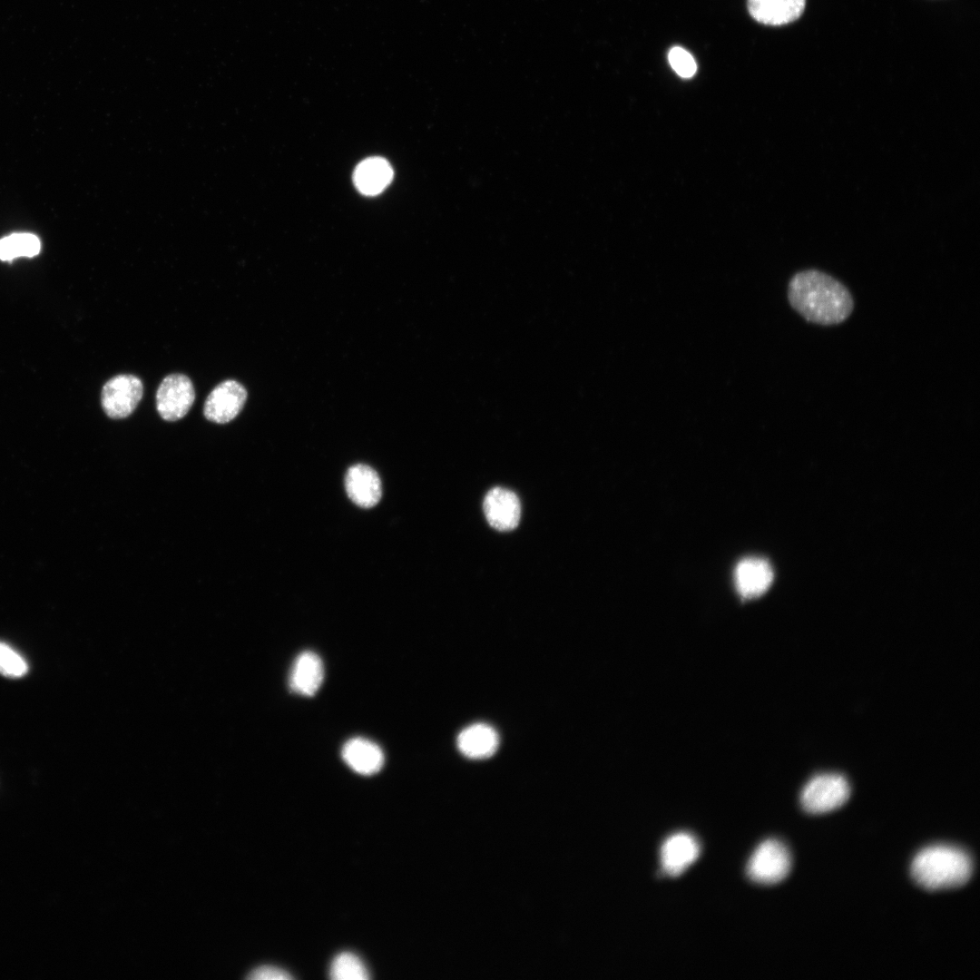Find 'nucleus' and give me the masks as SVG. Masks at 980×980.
Segmentation results:
<instances>
[{"label": "nucleus", "mask_w": 980, "mask_h": 980, "mask_svg": "<svg viewBox=\"0 0 980 980\" xmlns=\"http://www.w3.org/2000/svg\"><path fill=\"white\" fill-rule=\"evenodd\" d=\"M483 508L488 524L496 530L510 531L519 523V498L506 488L494 487L489 490L485 496Z\"/></svg>", "instance_id": "8"}, {"label": "nucleus", "mask_w": 980, "mask_h": 980, "mask_svg": "<svg viewBox=\"0 0 980 980\" xmlns=\"http://www.w3.org/2000/svg\"><path fill=\"white\" fill-rule=\"evenodd\" d=\"M27 671L25 660L9 645L0 642V673L10 678H19Z\"/></svg>", "instance_id": "19"}, {"label": "nucleus", "mask_w": 980, "mask_h": 980, "mask_svg": "<svg viewBox=\"0 0 980 980\" xmlns=\"http://www.w3.org/2000/svg\"><path fill=\"white\" fill-rule=\"evenodd\" d=\"M850 795L848 780L836 773L815 776L804 787L800 802L805 811L823 814L843 806Z\"/></svg>", "instance_id": "3"}, {"label": "nucleus", "mask_w": 980, "mask_h": 980, "mask_svg": "<svg viewBox=\"0 0 980 980\" xmlns=\"http://www.w3.org/2000/svg\"><path fill=\"white\" fill-rule=\"evenodd\" d=\"M247 397V390L240 382L224 380L207 397L204 416L209 421L218 424L232 421L243 408Z\"/></svg>", "instance_id": "7"}, {"label": "nucleus", "mask_w": 980, "mask_h": 980, "mask_svg": "<svg viewBox=\"0 0 980 980\" xmlns=\"http://www.w3.org/2000/svg\"><path fill=\"white\" fill-rule=\"evenodd\" d=\"M393 178L391 165L383 158L371 157L362 161L355 169L353 181L365 195H377L384 191Z\"/></svg>", "instance_id": "15"}, {"label": "nucleus", "mask_w": 980, "mask_h": 980, "mask_svg": "<svg viewBox=\"0 0 980 980\" xmlns=\"http://www.w3.org/2000/svg\"><path fill=\"white\" fill-rule=\"evenodd\" d=\"M247 978L253 980H289L292 979V976L284 969L271 965H262L252 970Z\"/></svg>", "instance_id": "21"}, {"label": "nucleus", "mask_w": 980, "mask_h": 980, "mask_svg": "<svg viewBox=\"0 0 980 980\" xmlns=\"http://www.w3.org/2000/svg\"><path fill=\"white\" fill-rule=\"evenodd\" d=\"M788 298L792 308L806 320L824 326L843 322L854 308L848 289L816 270L797 273L789 284Z\"/></svg>", "instance_id": "1"}, {"label": "nucleus", "mask_w": 980, "mask_h": 980, "mask_svg": "<svg viewBox=\"0 0 980 980\" xmlns=\"http://www.w3.org/2000/svg\"><path fill=\"white\" fill-rule=\"evenodd\" d=\"M457 746L468 758L484 759L495 753L498 746V736L488 725L474 724L460 732Z\"/></svg>", "instance_id": "16"}, {"label": "nucleus", "mask_w": 980, "mask_h": 980, "mask_svg": "<svg viewBox=\"0 0 980 980\" xmlns=\"http://www.w3.org/2000/svg\"><path fill=\"white\" fill-rule=\"evenodd\" d=\"M324 677L323 664L315 652L306 651L295 660L289 684L292 691L302 696H312L320 687Z\"/></svg>", "instance_id": "13"}, {"label": "nucleus", "mask_w": 980, "mask_h": 980, "mask_svg": "<svg viewBox=\"0 0 980 980\" xmlns=\"http://www.w3.org/2000/svg\"><path fill=\"white\" fill-rule=\"evenodd\" d=\"M345 488L350 500L363 508L376 505L382 495L381 481L370 466L358 464L348 468L345 476Z\"/></svg>", "instance_id": "10"}, {"label": "nucleus", "mask_w": 980, "mask_h": 980, "mask_svg": "<svg viewBox=\"0 0 980 980\" xmlns=\"http://www.w3.org/2000/svg\"><path fill=\"white\" fill-rule=\"evenodd\" d=\"M701 848L692 835L680 832L669 837L661 848L662 870L669 876L682 874L700 855Z\"/></svg>", "instance_id": "9"}, {"label": "nucleus", "mask_w": 980, "mask_h": 980, "mask_svg": "<svg viewBox=\"0 0 980 980\" xmlns=\"http://www.w3.org/2000/svg\"><path fill=\"white\" fill-rule=\"evenodd\" d=\"M39 239L30 233H15L0 240V260L10 261L18 257H34L39 253Z\"/></svg>", "instance_id": "17"}, {"label": "nucleus", "mask_w": 980, "mask_h": 980, "mask_svg": "<svg viewBox=\"0 0 980 980\" xmlns=\"http://www.w3.org/2000/svg\"><path fill=\"white\" fill-rule=\"evenodd\" d=\"M790 868L791 856L788 848L777 839H768L751 855L747 874L755 883L773 885L785 879Z\"/></svg>", "instance_id": "4"}, {"label": "nucleus", "mask_w": 980, "mask_h": 980, "mask_svg": "<svg viewBox=\"0 0 980 980\" xmlns=\"http://www.w3.org/2000/svg\"><path fill=\"white\" fill-rule=\"evenodd\" d=\"M806 0H748L751 16L767 25H783L803 14Z\"/></svg>", "instance_id": "12"}, {"label": "nucleus", "mask_w": 980, "mask_h": 980, "mask_svg": "<svg viewBox=\"0 0 980 980\" xmlns=\"http://www.w3.org/2000/svg\"><path fill=\"white\" fill-rule=\"evenodd\" d=\"M735 586L745 599L762 595L773 581L770 564L761 558H747L740 561L734 571Z\"/></svg>", "instance_id": "11"}, {"label": "nucleus", "mask_w": 980, "mask_h": 980, "mask_svg": "<svg viewBox=\"0 0 980 980\" xmlns=\"http://www.w3.org/2000/svg\"><path fill=\"white\" fill-rule=\"evenodd\" d=\"M195 390L190 377L181 373L165 377L156 392V408L166 421H177L191 409Z\"/></svg>", "instance_id": "6"}, {"label": "nucleus", "mask_w": 980, "mask_h": 980, "mask_svg": "<svg viewBox=\"0 0 980 980\" xmlns=\"http://www.w3.org/2000/svg\"><path fill=\"white\" fill-rule=\"evenodd\" d=\"M668 60L671 68L682 78H691L696 73L697 64L693 56L682 47L671 48L668 54Z\"/></svg>", "instance_id": "20"}, {"label": "nucleus", "mask_w": 980, "mask_h": 980, "mask_svg": "<svg viewBox=\"0 0 980 980\" xmlns=\"http://www.w3.org/2000/svg\"><path fill=\"white\" fill-rule=\"evenodd\" d=\"M142 395L143 385L138 377L131 374L114 376L102 388L103 410L110 418H125L135 410Z\"/></svg>", "instance_id": "5"}, {"label": "nucleus", "mask_w": 980, "mask_h": 980, "mask_svg": "<svg viewBox=\"0 0 980 980\" xmlns=\"http://www.w3.org/2000/svg\"><path fill=\"white\" fill-rule=\"evenodd\" d=\"M329 976L335 980H366L369 978V974L358 956L343 952L333 959Z\"/></svg>", "instance_id": "18"}, {"label": "nucleus", "mask_w": 980, "mask_h": 980, "mask_svg": "<svg viewBox=\"0 0 980 980\" xmlns=\"http://www.w3.org/2000/svg\"><path fill=\"white\" fill-rule=\"evenodd\" d=\"M344 761L357 773L372 775L384 764V753L374 742L364 738L348 740L342 749Z\"/></svg>", "instance_id": "14"}, {"label": "nucleus", "mask_w": 980, "mask_h": 980, "mask_svg": "<svg viewBox=\"0 0 980 980\" xmlns=\"http://www.w3.org/2000/svg\"><path fill=\"white\" fill-rule=\"evenodd\" d=\"M971 857L963 849L936 845L921 850L911 864L914 881L926 890L957 888L973 874Z\"/></svg>", "instance_id": "2"}]
</instances>
